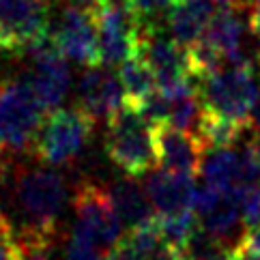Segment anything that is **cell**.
Segmentation results:
<instances>
[{"mask_svg": "<svg viewBox=\"0 0 260 260\" xmlns=\"http://www.w3.org/2000/svg\"><path fill=\"white\" fill-rule=\"evenodd\" d=\"M67 204V181L50 166L0 157V221L13 230L26 256L54 243Z\"/></svg>", "mask_w": 260, "mask_h": 260, "instance_id": "1", "label": "cell"}, {"mask_svg": "<svg viewBox=\"0 0 260 260\" xmlns=\"http://www.w3.org/2000/svg\"><path fill=\"white\" fill-rule=\"evenodd\" d=\"M106 132V155L129 179H138L155 170L159 164L155 144V127L146 123L138 110L125 106L110 120Z\"/></svg>", "mask_w": 260, "mask_h": 260, "instance_id": "2", "label": "cell"}, {"mask_svg": "<svg viewBox=\"0 0 260 260\" xmlns=\"http://www.w3.org/2000/svg\"><path fill=\"white\" fill-rule=\"evenodd\" d=\"M92 129L95 120L82 108H58L43 120L30 151L50 168L71 166L88 144Z\"/></svg>", "mask_w": 260, "mask_h": 260, "instance_id": "3", "label": "cell"}, {"mask_svg": "<svg viewBox=\"0 0 260 260\" xmlns=\"http://www.w3.org/2000/svg\"><path fill=\"white\" fill-rule=\"evenodd\" d=\"M43 114V106L24 78L0 82V155L30 151Z\"/></svg>", "mask_w": 260, "mask_h": 260, "instance_id": "4", "label": "cell"}, {"mask_svg": "<svg viewBox=\"0 0 260 260\" xmlns=\"http://www.w3.org/2000/svg\"><path fill=\"white\" fill-rule=\"evenodd\" d=\"M198 97L204 110L237 123H247L252 108L260 97V86L252 62L226 67L200 80Z\"/></svg>", "mask_w": 260, "mask_h": 260, "instance_id": "5", "label": "cell"}, {"mask_svg": "<svg viewBox=\"0 0 260 260\" xmlns=\"http://www.w3.org/2000/svg\"><path fill=\"white\" fill-rule=\"evenodd\" d=\"M73 211H76V235L92 241L101 249H114L123 241V221L118 219L116 211L110 202L104 187L92 183L80 185L73 198Z\"/></svg>", "mask_w": 260, "mask_h": 260, "instance_id": "6", "label": "cell"}, {"mask_svg": "<svg viewBox=\"0 0 260 260\" xmlns=\"http://www.w3.org/2000/svg\"><path fill=\"white\" fill-rule=\"evenodd\" d=\"M30 71L24 80L28 82L35 97L39 99L45 112L58 110L71 88V69L64 62V56L56 50L52 35L37 41L28 48Z\"/></svg>", "mask_w": 260, "mask_h": 260, "instance_id": "7", "label": "cell"}, {"mask_svg": "<svg viewBox=\"0 0 260 260\" xmlns=\"http://www.w3.org/2000/svg\"><path fill=\"white\" fill-rule=\"evenodd\" d=\"M50 30L48 11L39 0H0V54L28 52Z\"/></svg>", "mask_w": 260, "mask_h": 260, "instance_id": "8", "label": "cell"}, {"mask_svg": "<svg viewBox=\"0 0 260 260\" xmlns=\"http://www.w3.org/2000/svg\"><path fill=\"white\" fill-rule=\"evenodd\" d=\"M52 41L64 58L84 64V67H99V35L92 13L76 5H67L58 15L56 26L50 30Z\"/></svg>", "mask_w": 260, "mask_h": 260, "instance_id": "9", "label": "cell"}, {"mask_svg": "<svg viewBox=\"0 0 260 260\" xmlns=\"http://www.w3.org/2000/svg\"><path fill=\"white\" fill-rule=\"evenodd\" d=\"M193 213H196L202 230L221 239L235 252V247L239 245L241 237H243V230H239V221L243 219H241V209L235 191L202 185L196 193Z\"/></svg>", "mask_w": 260, "mask_h": 260, "instance_id": "10", "label": "cell"}, {"mask_svg": "<svg viewBox=\"0 0 260 260\" xmlns=\"http://www.w3.org/2000/svg\"><path fill=\"white\" fill-rule=\"evenodd\" d=\"M127 106V97L118 76L108 67H90L78 82V108L95 120L110 123Z\"/></svg>", "mask_w": 260, "mask_h": 260, "instance_id": "11", "label": "cell"}, {"mask_svg": "<svg viewBox=\"0 0 260 260\" xmlns=\"http://www.w3.org/2000/svg\"><path fill=\"white\" fill-rule=\"evenodd\" d=\"M144 189L159 217H174L193 211L198 185L191 174L155 170L146 176Z\"/></svg>", "mask_w": 260, "mask_h": 260, "instance_id": "12", "label": "cell"}, {"mask_svg": "<svg viewBox=\"0 0 260 260\" xmlns=\"http://www.w3.org/2000/svg\"><path fill=\"white\" fill-rule=\"evenodd\" d=\"M155 144H157V159L161 170L176 174H196L200 170L204 146L196 136L185 134L168 123L155 125Z\"/></svg>", "mask_w": 260, "mask_h": 260, "instance_id": "13", "label": "cell"}, {"mask_svg": "<svg viewBox=\"0 0 260 260\" xmlns=\"http://www.w3.org/2000/svg\"><path fill=\"white\" fill-rule=\"evenodd\" d=\"M104 189L125 228L129 230L142 228V226L153 224L159 217L144 189V185H140L136 179H129L127 176V179L112 181Z\"/></svg>", "mask_w": 260, "mask_h": 260, "instance_id": "14", "label": "cell"}, {"mask_svg": "<svg viewBox=\"0 0 260 260\" xmlns=\"http://www.w3.org/2000/svg\"><path fill=\"white\" fill-rule=\"evenodd\" d=\"M202 41L211 45L226 60V67H241V64L249 62L243 48H241V43H243V20L239 17L237 9H219L204 28Z\"/></svg>", "mask_w": 260, "mask_h": 260, "instance_id": "15", "label": "cell"}, {"mask_svg": "<svg viewBox=\"0 0 260 260\" xmlns=\"http://www.w3.org/2000/svg\"><path fill=\"white\" fill-rule=\"evenodd\" d=\"M217 11V5H213L211 0H181L166 15V26L176 43L191 48L202 39L204 28Z\"/></svg>", "mask_w": 260, "mask_h": 260, "instance_id": "16", "label": "cell"}, {"mask_svg": "<svg viewBox=\"0 0 260 260\" xmlns=\"http://www.w3.org/2000/svg\"><path fill=\"white\" fill-rule=\"evenodd\" d=\"M204 185L215 189H237L241 181L239 148H213L207 151L200 164Z\"/></svg>", "mask_w": 260, "mask_h": 260, "instance_id": "17", "label": "cell"}, {"mask_svg": "<svg viewBox=\"0 0 260 260\" xmlns=\"http://www.w3.org/2000/svg\"><path fill=\"white\" fill-rule=\"evenodd\" d=\"M118 80H120V84H123L129 108H138L144 99H148L157 90L155 73L140 56L127 60L123 67H120Z\"/></svg>", "mask_w": 260, "mask_h": 260, "instance_id": "18", "label": "cell"}, {"mask_svg": "<svg viewBox=\"0 0 260 260\" xmlns=\"http://www.w3.org/2000/svg\"><path fill=\"white\" fill-rule=\"evenodd\" d=\"M245 127H247V123L228 120L224 116H217V114L209 112V110H204L196 138L202 142L204 151H213V148H235L239 138L243 136Z\"/></svg>", "mask_w": 260, "mask_h": 260, "instance_id": "19", "label": "cell"}, {"mask_svg": "<svg viewBox=\"0 0 260 260\" xmlns=\"http://www.w3.org/2000/svg\"><path fill=\"white\" fill-rule=\"evenodd\" d=\"M183 258L185 260H232V249L221 239L198 228V232L189 241V245L185 247Z\"/></svg>", "mask_w": 260, "mask_h": 260, "instance_id": "20", "label": "cell"}, {"mask_svg": "<svg viewBox=\"0 0 260 260\" xmlns=\"http://www.w3.org/2000/svg\"><path fill=\"white\" fill-rule=\"evenodd\" d=\"M232 191L239 200L241 219H243L245 228L260 226V185H243Z\"/></svg>", "mask_w": 260, "mask_h": 260, "instance_id": "21", "label": "cell"}, {"mask_svg": "<svg viewBox=\"0 0 260 260\" xmlns=\"http://www.w3.org/2000/svg\"><path fill=\"white\" fill-rule=\"evenodd\" d=\"M106 258L108 256L99 245L76 235V232H71V237L67 241V260H106Z\"/></svg>", "mask_w": 260, "mask_h": 260, "instance_id": "22", "label": "cell"}, {"mask_svg": "<svg viewBox=\"0 0 260 260\" xmlns=\"http://www.w3.org/2000/svg\"><path fill=\"white\" fill-rule=\"evenodd\" d=\"M179 0H132V7L144 24H153V20L161 17L164 13L168 15V11Z\"/></svg>", "mask_w": 260, "mask_h": 260, "instance_id": "23", "label": "cell"}, {"mask_svg": "<svg viewBox=\"0 0 260 260\" xmlns=\"http://www.w3.org/2000/svg\"><path fill=\"white\" fill-rule=\"evenodd\" d=\"M0 260H26V249L5 221H0Z\"/></svg>", "mask_w": 260, "mask_h": 260, "instance_id": "24", "label": "cell"}, {"mask_svg": "<svg viewBox=\"0 0 260 260\" xmlns=\"http://www.w3.org/2000/svg\"><path fill=\"white\" fill-rule=\"evenodd\" d=\"M235 256H256V258H260V226L243 230V237H241L239 245L235 247V252H232V258Z\"/></svg>", "mask_w": 260, "mask_h": 260, "instance_id": "25", "label": "cell"}, {"mask_svg": "<svg viewBox=\"0 0 260 260\" xmlns=\"http://www.w3.org/2000/svg\"><path fill=\"white\" fill-rule=\"evenodd\" d=\"M106 260H148V258H144L142 254H138L136 249H132L125 243V241H120L114 249H110V254H108Z\"/></svg>", "mask_w": 260, "mask_h": 260, "instance_id": "26", "label": "cell"}, {"mask_svg": "<svg viewBox=\"0 0 260 260\" xmlns=\"http://www.w3.org/2000/svg\"><path fill=\"white\" fill-rule=\"evenodd\" d=\"M249 28L260 39V0H249Z\"/></svg>", "mask_w": 260, "mask_h": 260, "instance_id": "27", "label": "cell"}, {"mask_svg": "<svg viewBox=\"0 0 260 260\" xmlns=\"http://www.w3.org/2000/svg\"><path fill=\"white\" fill-rule=\"evenodd\" d=\"M247 125H249V129H252L256 136H260V97H258V101H256V106L252 108V114H249Z\"/></svg>", "mask_w": 260, "mask_h": 260, "instance_id": "28", "label": "cell"}, {"mask_svg": "<svg viewBox=\"0 0 260 260\" xmlns=\"http://www.w3.org/2000/svg\"><path fill=\"white\" fill-rule=\"evenodd\" d=\"M26 260H48L45 254H32V256H26Z\"/></svg>", "mask_w": 260, "mask_h": 260, "instance_id": "29", "label": "cell"}, {"mask_svg": "<svg viewBox=\"0 0 260 260\" xmlns=\"http://www.w3.org/2000/svg\"><path fill=\"white\" fill-rule=\"evenodd\" d=\"M232 260H260V258H256V256H235Z\"/></svg>", "mask_w": 260, "mask_h": 260, "instance_id": "30", "label": "cell"}, {"mask_svg": "<svg viewBox=\"0 0 260 260\" xmlns=\"http://www.w3.org/2000/svg\"><path fill=\"white\" fill-rule=\"evenodd\" d=\"M39 3H41V5H48V3H50V0H39Z\"/></svg>", "mask_w": 260, "mask_h": 260, "instance_id": "31", "label": "cell"}, {"mask_svg": "<svg viewBox=\"0 0 260 260\" xmlns=\"http://www.w3.org/2000/svg\"><path fill=\"white\" fill-rule=\"evenodd\" d=\"M0 157H3V155H0Z\"/></svg>", "mask_w": 260, "mask_h": 260, "instance_id": "32", "label": "cell"}]
</instances>
